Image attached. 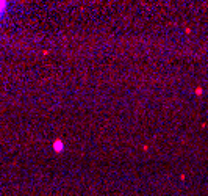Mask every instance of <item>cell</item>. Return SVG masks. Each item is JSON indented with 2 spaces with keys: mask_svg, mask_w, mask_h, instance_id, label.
<instances>
[{
  "mask_svg": "<svg viewBox=\"0 0 208 196\" xmlns=\"http://www.w3.org/2000/svg\"><path fill=\"white\" fill-rule=\"evenodd\" d=\"M53 151L55 152H63L64 151V143L61 140H55L53 141Z\"/></svg>",
  "mask_w": 208,
  "mask_h": 196,
  "instance_id": "6da1fadb",
  "label": "cell"
},
{
  "mask_svg": "<svg viewBox=\"0 0 208 196\" xmlns=\"http://www.w3.org/2000/svg\"><path fill=\"white\" fill-rule=\"evenodd\" d=\"M3 10H5V2H0V14H2Z\"/></svg>",
  "mask_w": 208,
  "mask_h": 196,
  "instance_id": "7a4b0ae2",
  "label": "cell"
},
{
  "mask_svg": "<svg viewBox=\"0 0 208 196\" xmlns=\"http://www.w3.org/2000/svg\"><path fill=\"white\" fill-rule=\"evenodd\" d=\"M196 94H199V96H200V94H202V88H197V89H196Z\"/></svg>",
  "mask_w": 208,
  "mask_h": 196,
  "instance_id": "3957f363",
  "label": "cell"
}]
</instances>
